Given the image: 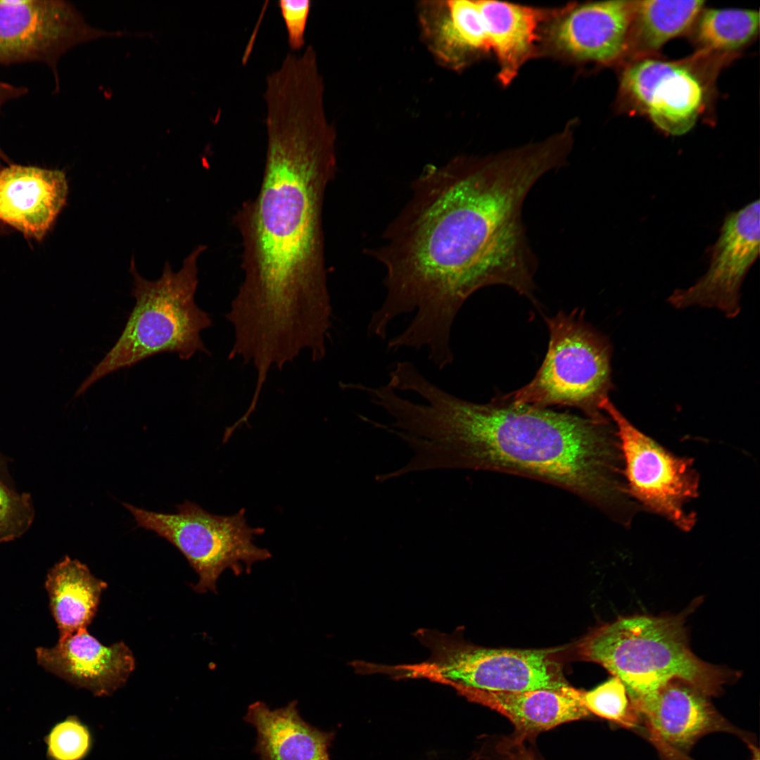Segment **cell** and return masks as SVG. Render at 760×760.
I'll list each match as a JSON object with an SVG mask.
<instances>
[{"label": "cell", "instance_id": "8992f818", "mask_svg": "<svg viewBox=\"0 0 760 760\" xmlns=\"http://www.w3.org/2000/svg\"><path fill=\"white\" fill-rule=\"evenodd\" d=\"M414 636L429 650V657L417 664L386 665V675L490 691L558 689L569 685L552 650L483 647L467 643L455 633L428 628L416 631Z\"/></svg>", "mask_w": 760, "mask_h": 760}, {"label": "cell", "instance_id": "9a60e30c", "mask_svg": "<svg viewBox=\"0 0 760 760\" xmlns=\"http://www.w3.org/2000/svg\"><path fill=\"white\" fill-rule=\"evenodd\" d=\"M36 654L46 670L98 697L123 687L136 666L124 642L104 645L87 629L60 635L54 647H39Z\"/></svg>", "mask_w": 760, "mask_h": 760}, {"label": "cell", "instance_id": "ba28073f", "mask_svg": "<svg viewBox=\"0 0 760 760\" xmlns=\"http://www.w3.org/2000/svg\"><path fill=\"white\" fill-rule=\"evenodd\" d=\"M134 517L138 526L156 533L175 545L198 575L192 589L198 593H217V581L227 569L236 576L245 569L271 558L265 548L253 543L254 536L263 528H251L245 509L229 516L210 514L198 505L185 501L177 512L165 514L148 511L122 503Z\"/></svg>", "mask_w": 760, "mask_h": 760}, {"label": "cell", "instance_id": "f546056e", "mask_svg": "<svg viewBox=\"0 0 760 760\" xmlns=\"http://www.w3.org/2000/svg\"><path fill=\"white\" fill-rule=\"evenodd\" d=\"M749 748L752 752V756L750 760H760L759 749L755 745L749 742Z\"/></svg>", "mask_w": 760, "mask_h": 760}, {"label": "cell", "instance_id": "5bb4252c", "mask_svg": "<svg viewBox=\"0 0 760 760\" xmlns=\"http://www.w3.org/2000/svg\"><path fill=\"white\" fill-rule=\"evenodd\" d=\"M635 1H605L557 11L547 29L554 51L578 61L609 64L626 55Z\"/></svg>", "mask_w": 760, "mask_h": 760}, {"label": "cell", "instance_id": "f1b7e54d", "mask_svg": "<svg viewBox=\"0 0 760 760\" xmlns=\"http://www.w3.org/2000/svg\"><path fill=\"white\" fill-rule=\"evenodd\" d=\"M27 92L24 87H17L0 81V108L7 101L18 99Z\"/></svg>", "mask_w": 760, "mask_h": 760}, {"label": "cell", "instance_id": "d4e9b609", "mask_svg": "<svg viewBox=\"0 0 760 760\" xmlns=\"http://www.w3.org/2000/svg\"><path fill=\"white\" fill-rule=\"evenodd\" d=\"M44 740L48 760H84L92 746L89 727L73 715L53 725Z\"/></svg>", "mask_w": 760, "mask_h": 760}, {"label": "cell", "instance_id": "3957f363", "mask_svg": "<svg viewBox=\"0 0 760 760\" xmlns=\"http://www.w3.org/2000/svg\"><path fill=\"white\" fill-rule=\"evenodd\" d=\"M413 411L423 470L501 471L542 481L616 516L624 490L616 430L600 418L516 403L504 395L475 403L436 384Z\"/></svg>", "mask_w": 760, "mask_h": 760}, {"label": "cell", "instance_id": "44dd1931", "mask_svg": "<svg viewBox=\"0 0 760 760\" xmlns=\"http://www.w3.org/2000/svg\"><path fill=\"white\" fill-rule=\"evenodd\" d=\"M703 1H635L626 55L639 59L685 32L704 8Z\"/></svg>", "mask_w": 760, "mask_h": 760}, {"label": "cell", "instance_id": "83f0119b", "mask_svg": "<svg viewBox=\"0 0 760 760\" xmlns=\"http://www.w3.org/2000/svg\"><path fill=\"white\" fill-rule=\"evenodd\" d=\"M524 742L514 735L502 737L495 746L496 752L502 760H538Z\"/></svg>", "mask_w": 760, "mask_h": 760}, {"label": "cell", "instance_id": "4dcf8cb0", "mask_svg": "<svg viewBox=\"0 0 760 760\" xmlns=\"http://www.w3.org/2000/svg\"><path fill=\"white\" fill-rule=\"evenodd\" d=\"M5 468H6L5 460L0 455V474L4 475V476H5V474H6Z\"/></svg>", "mask_w": 760, "mask_h": 760}, {"label": "cell", "instance_id": "603a6c76", "mask_svg": "<svg viewBox=\"0 0 760 760\" xmlns=\"http://www.w3.org/2000/svg\"><path fill=\"white\" fill-rule=\"evenodd\" d=\"M448 9L440 29L441 38L448 46L462 51L490 49L476 1H450Z\"/></svg>", "mask_w": 760, "mask_h": 760}, {"label": "cell", "instance_id": "7a4b0ae2", "mask_svg": "<svg viewBox=\"0 0 760 760\" xmlns=\"http://www.w3.org/2000/svg\"><path fill=\"white\" fill-rule=\"evenodd\" d=\"M266 127L260 189L233 216L244 277L225 317L239 350L283 361L322 353L332 325L322 210L335 133L321 106L301 101L269 108Z\"/></svg>", "mask_w": 760, "mask_h": 760}, {"label": "cell", "instance_id": "ffe728a7", "mask_svg": "<svg viewBox=\"0 0 760 760\" xmlns=\"http://www.w3.org/2000/svg\"><path fill=\"white\" fill-rule=\"evenodd\" d=\"M107 587L86 564L68 556L49 571L46 588L60 635L87 629Z\"/></svg>", "mask_w": 760, "mask_h": 760}, {"label": "cell", "instance_id": "5b68a950", "mask_svg": "<svg viewBox=\"0 0 760 760\" xmlns=\"http://www.w3.org/2000/svg\"><path fill=\"white\" fill-rule=\"evenodd\" d=\"M205 249L203 245L194 248L176 273L166 262L156 281L140 276L132 258L129 270L135 305L118 341L82 383L76 396L105 376L158 353H175L186 360L198 352L210 355L201 332L212 326V319L194 299L197 260Z\"/></svg>", "mask_w": 760, "mask_h": 760}, {"label": "cell", "instance_id": "8fae6325", "mask_svg": "<svg viewBox=\"0 0 760 760\" xmlns=\"http://www.w3.org/2000/svg\"><path fill=\"white\" fill-rule=\"evenodd\" d=\"M699 58L665 61L636 59L623 70L620 99L631 111L646 115L671 135L690 130L704 108L707 85L696 68Z\"/></svg>", "mask_w": 760, "mask_h": 760}, {"label": "cell", "instance_id": "e0dca14e", "mask_svg": "<svg viewBox=\"0 0 760 760\" xmlns=\"http://www.w3.org/2000/svg\"><path fill=\"white\" fill-rule=\"evenodd\" d=\"M468 700L485 706L507 718L514 735L524 740L561 724L587 717L583 691L569 685L558 689L527 691H490L465 687L454 688Z\"/></svg>", "mask_w": 760, "mask_h": 760}, {"label": "cell", "instance_id": "2e32d148", "mask_svg": "<svg viewBox=\"0 0 760 760\" xmlns=\"http://www.w3.org/2000/svg\"><path fill=\"white\" fill-rule=\"evenodd\" d=\"M63 171L13 165L0 172V221L42 239L65 204Z\"/></svg>", "mask_w": 760, "mask_h": 760}, {"label": "cell", "instance_id": "7402d4cb", "mask_svg": "<svg viewBox=\"0 0 760 760\" xmlns=\"http://www.w3.org/2000/svg\"><path fill=\"white\" fill-rule=\"evenodd\" d=\"M696 41L701 53L727 55L747 45L759 27L758 11L740 8L709 9L699 16Z\"/></svg>", "mask_w": 760, "mask_h": 760}, {"label": "cell", "instance_id": "ac0fdd59", "mask_svg": "<svg viewBox=\"0 0 760 760\" xmlns=\"http://www.w3.org/2000/svg\"><path fill=\"white\" fill-rule=\"evenodd\" d=\"M298 701L271 709L261 701L251 704L244 721L256 730L254 752L260 760H331L329 749L335 737L305 721Z\"/></svg>", "mask_w": 760, "mask_h": 760}, {"label": "cell", "instance_id": "9c48e42d", "mask_svg": "<svg viewBox=\"0 0 760 760\" xmlns=\"http://www.w3.org/2000/svg\"><path fill=\"white\" fill-rule=\"evenodd\" d=\"M613 422L619 442L626 490L644 506L683 531L695 517L684 505L698 495V476L692 460L679 457L634 426L609 398L600 405Z\"/></svg>", "mask_w": 760, "mask_h": 760}, {"label": "cell", "instance_id": "6da1fadb", "mask_svg": "<svg viewBox=\"0 0 760 760\" xmlns=\"http://www.w3.org/2000/svg\"><path fill=\"white\" fill-rule=\"evenodd\" d=\"M557 137L483 158H458L428 167L412 196L370 254L384 267L385 296L375 310L431 350L451 344L461 308L477 290L507 285L532 298L536 258L521 219L529 191L566 163Z\"/></svg>", "mask_w": 760, "mask_h": 760}, {"label": "cell", "instance_id": "7c38bea8", "mask_svg": "<svg viewBox=\"0 0 760 760\" xmlns=\"http://www.w3.org/2000/svg\"><path fill=\"white\" fill-rule=\"evenodd\" d=\"M759 205L757 199L726 216L710 248L707 271L692 286L670 296L673 307L715 308L729 318L738 315L741 285L759 254Z\"/></svg>", "mask_w": 760, "mask_h": 760}, {"label": "cell", "instance_id": "4316f807", "mask_svg": "<svg viewBox=\"0 0 760 760\" xmlns=\"http://www.w3.org/2000/svg\"><path fill=\"white\" fill-rule=\"evenodd\" d=\"M277 4L286 27L291 51H298L305 44V33L311 1L279 0Z\"/></svg>", "mask_w": 760, "mask_h": 760}, {"label": "cell", "instance_id": "cb8c5ba5", "mask_svg": "<svg viewBox=\"0 0 760 760\" xmlns=\"http://www.w3.org/2000/svg\"><path fill=\"white\" fill-rule=\"evenodd\" d=\"M582 702L590 713L626 728H635L641 721L624 684L615 676L591 690L583 691Z\"/></svg>", "mask_w": 760, "mask_h": 760}, {"label": "cell", "instance_id": "30bf717a", "mask_svg": "<svg viewBox=\"0 0 760 760\" xmlns=\"http://www.w3.org/2000/svg\"><path fill=\"white\" fill-rule=\"evenodd\" d=\"M125 34L89 25L67 1L0 0V65L44 63L57 89V63L64 53L83 42Z\"/></svg>", "mask_w": 760, "mask_h": 760}, {"label": "cell", "instance_id": "d6986e66", "mask_svg": "<svg viewBox=\"0 0 760 760\" xmlns=\"http://www.w3.org/2000/svg\"><path fill=\"white\" fill-rule=\"evenodd\" d=\"M490 49L499 63L498 77L507 85L535 53L539 28L550 11L498 1H478Z\"/></svg>", "mask_w": 760, "mask_h": 760}, {"label": "cell", "instance_id": "277c9868", "mask_svg": "<svg viewBox=\"0 0 760 760\" xmlns=\"http://www.w3.org/2000/svg\"><path fill=\"white\" fill-rule=\"evenodd\" d=\"M686 615L619 617L585 636L577 647L578 653L618 678L631 700L651 694L673 679L690 684L709 697L718 696L738 674L694 654L684 625Z\"/></svg>", "mask_w": 760, "mask_h": 760}, {"label": "cell", "instance_id": "52a82bcc", "mask_svg": "<svg viewBox=\"0 0 760 760\" xmlns=\"http://www.w3.org/2000/svg\"><path fill=\"white\" fill-rule=\"evenodd\" d=\"M545 320L550 342L541 367L528 384L504 396L519 404L573 407L589 417H604L600 405L613 388L607 339L576 311Z\"/></svg>", "mask_w": 760, "mask_h": 760}, {"label": "cell", "instance_id": "4fadbf2b", "mask_svg": "<svg viewBox=\"0 0 760 760\" xmlns=\"http://www.w3.org/2000/svg\"><path fill=\"white\" fill-rule=\"evenodd\" d=\"M709 698L690 684L673 679L631 701L659 752L669 760H688L693 745L708 734H740Z\"/></svg>", "mask_w": 760, "mask_h": 760}, {"label": "cell", "instance_id": "484cf974", "mask_svg": "<svg viewBox=\"0 0 760 760\" xmlns=\"http://www.w3.org/2000/svg\"><path fill=\"white\" fill-rule=\"evenodd\" d=\"M31 496L18 493L0 474V544L13 540L25 533L34 519Z\"/></svg>", "mask_w": 760, "mask_h": 760}]
</instances>
